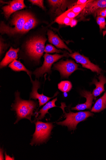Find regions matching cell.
Wrapping results in <instances>:
<instances>
[{"mask_svg":"<svg viewBox=\"0 0 106 160\" xmlns=\"http://www.w3.org/2000/svg\"><path fill=\"white\" fill-rule=\"evenodd\" d=\"M47 39L43 37H37L27 42L26 45L27 52L33 59L39 61L44 52V45Z\"/></svg>","mask_w":106,"mask_h":160,"instance_id":"3","label":"cell"},{"mask_svg":"<svg viewBox=\"0 0 106 160\" xmlns=\"http://www.w3.org/2000/svg\"><path fill=\"white\" fill-rule=\"evenodd\" d=\"M15 103L12 105V110L16 111L17 114V119L15 124L23 119H28L32 122L31 117L36 108L37 104L32 100L22 99L18 91L15 93Z\"/></svg>","mask_w":106,"mask_h":160,"instance_id":"1","label":"cell"},{"mask_svg":"<svg viewBox=\"0 0 106 160\" xmlns=\"http://www.w3.org/2000/svg\"><path fill=\"white\" fill-rule=\"evenodd\" d=\"M58 89L64 93L69 92L72 88L71 82L68 81L60 82L58 84Z\"/></svg>","mask_w":106,"mask_h":160,"instance_id":"20","label":"cell"},{"mask_svg":"<svg viewBox=\"0 0 106 160\" xmlns=\"http://www.w3.org/2000/svg\"><path fill=\"white\" fill-rule=\"evenodd\" d=\"M29 13L23 12H17L13 14L11 21V25L14 28L9 27L3 22L1 24V33L9 35L22 33V30Z\"/></svg>","mask_w":106,"mask_h":160,"instance_id":"2","label":"cell"},{"mask_svg":"<svg viewBox=\"0 0 106 160\" xmlns=\"http://www.w3.org/2000/svg\"><path fill=\"white\" fill-rule=\"evenodd\" d=\"M89 1H87V0H79L77 3L76 5L84 4L88 2Z\"/></svg>","mask_w":106,"mask_h":160,"instance_id":"29","label":"cell"},{"mask_svg":"<svg viewBox=\"0 0 106 160\" xmlns=\"http://www.w3.org/2000/svg\"><path fill=\"white\" fill-rule=\"evenodd\" d=\"M104 9L105 13V14H106V8H104Z\"/></svg>","mask_w":106,"mask_h":160,"instance_id":"32","label":"cell"},{"mask_svg":"<svg viewBox=\"0 0 106 160\" xmlns=\"http://www.w3.org/2000/svg\"><path fill=\"white\" fill-rule=\"evenodd\" d=\"M64 116L66 118L63 121L57 122V124L67 127L69 130H74L79 123L85 121L88 118L93 116L94 114L89 111L80 112L74 113L69 111L68 113L65 112Z\"/></svg>","mask_w":106,"mask_h":160,"instance_id":"4","label":"cell"},{"mask_svg":"<svg viewBox=\"0 0 106 160\" xmlns=\"http://www.w3.org/2000/svg\"><path fill=\"white\" fill-rule=\"evenodd\" d=\"M31 81L33 84L32 91L30 93V98L36 100L38 99L39 102V107L46 104L52 98H49L44 95L43 93L39 94L38 92V89L40 87V82L36 80L33 81L31 78Z\"/></svg>","mask_w":106,"mask_h":160,"instance_id":"10","label":"cell"},{"mask_svg":"<svg viewBox=\"0 0 106 160\" xmlns=\"http://www.w3.org/2000/svg\"><path fill=\"white\" fill-rule=\"evenodd\" d=\"M38 24V21L31 13H29L25 24L22 34L25 33L34 28Z\"/></svg>","mask_w":106,"mask_h":160,"instance_id":"16","label":"cell"},{"mask_svg":"<svg viewBox=\"0 0 106 160\" xmlns=\"http://www.w3.org/2000/svg\"><path fill=\"white\" fill-rule=\"evenodd\" d=\"M6 160H14V158H11L10 157L7 155L6 153Z\"/></svg>","mask_w":106,"mask_h":160,"instance_id":"31","label":"cell"},{"mask_svg":"<svg viewBox=\"0 0 106 160\" xmlns=\"http://www.w3.org/2000/svg\"><path fill=\"white\" fill-rule=\"evenodd\" d=\"M54 69L58 71L63 78H68L75 71L79 69L78 65L72 60L62 61L54 64Z\"/></svg>","mask_w":106,"mask_h":160,"instance_id":"7","label":"cell"},{"mask_svg":"<svg viewBox=\"0 0 106 160\" xmlns=\"http://www.w3.org/2000/svg\"><path fill=\"white\" fill-rule=\"evenodd\" d=\"M88 3L81 5H76L70 9L71 11L76 13L79 14L81 11H82L85 8Z\"/></svg>","mask_w":106,"mask_h":160,"instance_id":"23","label":"cell"},{"mask_svg":"<svg viewBox=\"0 0 106 160\" xmlns=\"http://www.w3.org/2000/svg\"><path fill=\"white\" fill-rule=\"evenodd\" d=\"M106 108V92L96 101L91 112H99Z\"/></svg>","mask_w":106,"mask_h":160,"instance_id":"18","label":"cell"},{"mask_svg":"<svg viewBox=\"0 0 106 160\" xmlns=\"http://www.w3.org/2000/svg\"><path fill=\"white\" fill-rule=\"evenodd\" d=\"M26 7L24 3V0H14L10 2L8 5L2 8L5 18L8 19L13 12L22 9Z\"/></svg>","mask_w":106,"mask_h":160,"instance_id":"9","label":"cell"},{"mask_svg":"<svg viewBox=\"0 0 106 160\" xmlns=\"http://www.w3.org/2000/svg\"><path fill=\"white\" fill-rule=\"evenodd\" d=\"M44 52L46 53L63 52L61 50H58L54 46L51 45H47L45 48Z\"/></svg>","mask_w":106,"mask_h":160,"instance_id":"24","label":"cell"},{"mask_svg":"<svg viewBox=\"0 0 106 160\" xmlns=\"http://www.w3.org/2000/svg\"><path fill=\"white\" fill-rule=\"evenodd\" d=\"M95 16H97V17H101L106 18V14L104 12V8H100L97 10L94 13Z\"/></svg>","mask_w":106,"mask_h":160,"instance_id":"28","label":"cell"},{"mask_svg":"<svg viewBox=\"0 0 106 160\" xmlns=\"http://www.w3.org/2000/svg\"><path fill=\"white\" fill-rule=\"evenodd\" d=\"M68 56V53L63 55L58 54L50 55L48 53L45 54L44 56V62L42 66L37 68L33 72V74L37 78L42 77L46 72L49 74L51 72V68L53 64L62 58Z\"/></svg>","mask_w":106,"mask_h":160,"instance_id":"6","label":"cell"},{"mask_svg":"<svg viewBox=\"0 0 106 160\" xmlns=\"http://www.w3.org/2000/svg\"><path fill=\"white\" fill-rule=\"evenodd\" d=\"M67 1H57V0H50L48 1L50 5L54 7H59L66 4Z\"/></svg>","mask_w":106,"mask_h":160,"instance_id":"25","label":"cell"},{"mask_svg":"<svg viewBox=\"0 0 106 160\" xmlns=\"http://www.w3.org/2000/svg\"><path fill=\"white\" fill-rule=\"evenodd\" d=\"M19 50V48L14 49L11 47L1 63V68L6 67L10 63L17 59V53Z\"/></svg>","mask_w":106,"mask_h":160,"instance_id":"15","label":"cell"},{"mask_svg":"<svg viewBox=\"0 0 106 160\" xmlns=\"http://www.w3.org/2000/svg\"><path fill=\"white\" fill-rule=\"evenodd\" d=\"M36 129L30 144H39L46 141L49 137L53 126L52 123H44L38 121L35 123Z\"/></svg>","mask_w":106,"mask_h":160,"instance_id":"5","label":"cell"},{"mask_svg":"<svg viewBox=\"0 0 106 160\" xmlns=\"http://www.w3.org/2000/svg\"><path fill=\"white\" fill-rule=\"evenodd\" d=\"M98 79L99 80V82L96 79L94 78L92 82V84H94L96 86L92 93L95 97L99 96L105 91L104 85L106 83V78L103 74H100Z\"/></svg>","mask_w":106,"mask_h":160,"instance_id":"14","label":"cell"},{"mask_svg":"<svg viewBox=\"0 0 106 160\" xmlns=\"http://www.w3.org/2000/svg\"><path fill=\"white\" fill-rule=\"evenodd\" d=\"M106 8V0L90 1L83 10L82 15L86 16L94 13L99 9Z\"/></svg>","mask_w":106,"mask_h":160,"instance_id":"11","label":"cell"},{"mask_svg":"<svg viewBox=\"0 0 106 160\" xmlns=\"http://www.w3.org/2000/svg\"><path fill=\"white\" fill-rule=\"evenodd\" d=\"M70 56L74 59L77 62L81 64L83 67L89 69L92 72L100 74L102 70L99 66L92 63L88 58L78 52H75L72 53H68Z\"/></svg>","mask_w":106,"mask_h":160,"instance_id":"8","label":"cell"},{"mask_svg":"<svg viewBox=\"0 0 106 160\" xmlns=\"http://www.w3.org/2000/svg\"></svg>","mask_w":106,"mask_h":160,"instance_id":"33","label":"cell"},{"mask_svg":"<svg viewBox=\"0 0 106 160\" xmlns=\"http://www.w3.org/2000/svg\"><path fill=\"white\" fill-rule=\"evenodd\" d=\"M48 35L49 42L57 48L65 49L68 50L70 53L72 52L71 50L65 45L64 42L52 31L49 30L48 32Z\"/></svg>","mask_w":106,"mask_h":160,"instance_id":"13","label":"cell"},{"mask_svg":"<svg viewBox=\"0 0 106 160\" xmlns=\"http://www.w3.org/2000/svg\"><path fill=\"white\" fill-rule=\"evenodd\" d=\"M79 14L76 13L72 11H71L70 9L67 11L62 14V15L66 17L71 19H74L75 17H77Z\"/></svg>","mask_w":106,"mask_h":160,"instance_id":"26","label":"cell"},{"mask_svg":"<svg viewBox=\"0 0 106 160\" xmlns=\"http://www.w3.org/2000/svg\"><path fill=\"white\" fill-rule=\"evenodd\" d=\"M97 22L99 26L100 30L101 32L103 29H104L106 26L105 18L101 17H98L96 18Z\"/></svg>","mask_w":106,"mask_h":160,"instance_id":"22","label":"cell"},{"mask_svg":"<svg viewBox=\"0 0 106 160\" xmlns=\"http://www.w3.org/2000/svg\"><path fill=\"white\" fill-rule=\"evenodd\" d=\"M72 19L61 14V15L57 18L56 22L59 24H65L67 25L70 26Z\"/></svg>","mask_w":106,"mask_h":160,"instance_id":"21","label":"cell"},{"mask_svg":"<svg viewBox=\"0 0 106 160\" xmlns=\"http://www.w3.org/2000/svg\"><path fill=\"white\" fill-rule=\"evenodd\" d=\"M9 67L12 70L15 71H24L26 72L27 74L31 78V72L29 71L20 62L16 60L11 63Z\"/></svg>","mask_w":106,"mask_h":160,"instance_id":"19","label":"cell"},{"mask_svg":"<svg viewBox=\"0 0 106 160\" xmlns=\"http://www.w3.org/2000/svg\"><path fill=\"white\" fill-rule=\"evenodd\" d=\"M78 21L75 19H73L71 20L70 26L71 27H74L77 25L78 23Z\"/></svg>","mask_w":106,"mask_h":160,"instance_id":"30","label":"cell"},{"mask_svg":"<svg viewBox=\"0 0 106 160\" xmlns=\"http://www.w3.org/2000/svg\"><path fill=\"white\" fill-rule=\"evenodd\" d=\"M57 101V98H56L51 101L47 103L43 107L37 112V114H40L37 120H41L44 118L45 114L49 113L48 111L49 109L53 108L56 107L55 105L56 102Z\"/></svg>","mask_w":106,"mask_h":160,"instance_id":"17","label":"cell"},{"mask_svg":"<svg viewBox=\"0 0 106 160\" xmlns=\"http://www.w3.org/2000/svg\"><path fill=\"white\" fill-rule=\"evenodd\" d=\"M81 96L86 98V102L82 104L77 105L76 107L72 108V110L77 111H82L86 109H90L91 108L94 96L90 92L83 91L81 92Z\"/></svg>","mask_w":106,"mask_h":160,"instance_id":"12","label":"cell"},{"mask_svg":"<svg viewBox=\"0 0 106 160\" xmlns=\"http://www.w3.org/2000/svg\"><path fill=\"white\" fill-rule=\"evenodd\" d=\"M29 1L33 4L38 6L43 10L45 9V8L44 5V1H42V0H30Z\"/></svg>","mask_w":106,"mask_h":160,"instance_id":"27","label":"cell"}]
</instances>
